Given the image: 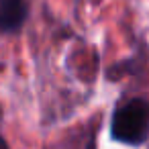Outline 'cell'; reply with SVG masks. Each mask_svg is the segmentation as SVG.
<instances>
[{
    "instance_id": "cell-4",
    "label": "cell",
    "mask_w": 149,
    "mask_h": 149,
    "mask_svg": "<svg viewBox=\"0 0 149 149\" xmlns=\"http://www.w3.org/2000/svg\"><path fill=\"white\" fill-rule=\"evenodd\" d=\"M0 70H2V63H0Z\"/></svg>"
},
{
    "instance_id": "cell-2",
    "label": "cell",
    "mask_w": 149,
    "mask_h": 149,
    "mask_svg": "<svg viewBox=\"0 0 149 149\" xmlns=\"http://www.w3.org/2000/svg\"><path fill=\"white\" fill-rule=\"evenodd\" d=\"M29 0H0V35L19 33L29 19Z\"/></svg>"
},
{
    "instance_id": "cell-1",
    "label": "cell",
    "mask_w": 149,
    "mask_h": 149,
    "mask_svg": "<svg viewBox=\"0 0 149 149\" xmlns=\"http://www.w3.org/2000/svg\"><path fill=\"white\" fill-rule=\"evenodd\" d=\"M110 139L129 147H139L149 139V98L133 96L114 106Z\"/></svg>"
},
{
    "instance_id": "cell-3",
    "label": "cell",
    "mask_w": 149,
    "mask_h": 149,
    "mask_svg": "<svg viewBox=\"0 0 149 149\" xmlns=\"http://www.w3.org/2000/svg\"><path fill=\"white\" fill-rule=\"evenodd\" d=\"M0 149H10V147H8V143H6V139H4L2 135H0Z\"/></svg>"
}]
</instances>
